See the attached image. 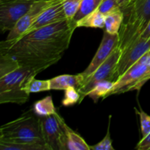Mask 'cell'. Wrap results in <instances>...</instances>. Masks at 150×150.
<instances>
[{
	"label": "cell",
	"instance_id": "obj_12",
	"mask_svg": "<svg viewBox=\"0 0 150 150\" xmlns=\"http://www.w3.org/2000/svg\"><path fill=\"white\" fill-rule=\"evenodd\" d=\"M67 19L68 18L64 13L63 0H54V2L45 9L38 16V18L29 28L25 35L43 26L63 21Z\"/></svg>",
	"mask_w": 150,
	"mask_h": 150
},
{
	"label": "cell",
	"instance_id": "obj_1",
	"mask_svg": "<svg viewBox=\"0 0 150 150\" xmlns=\"http://www.w3.org/2000/svg\"><path fill=\"white\" fill-rule=\"evenodd\" d=\"M76 22L67 19L26 34L12 42L1 41L0 54H8L20 66L38 73L57 63L68 48Z\"/></svg>",
	"mask_w": 150,
	"mask_h": 150
},
{
	"label": "cell",
	"instance_id": "obj_17",
	"mask_svg": "<svg viewBox=\"0 0 150 150\" xmlns=\"http://www.w3.org/2000/svg\"><path fill=\"white\" fill-rule=\"evenodd\" d=\"M67 136V149L68 150H90V146L83 140V138L73 131L65 125Z\"/></svg>",
	"mask_w": 150,
	"mask_h": 150
},
{
	"label": "cell",
	"instance_id": "obj_15",
	"mask_svg": "<svg viewBox=\"0 0 150 150\" xmlns=\"http://www.w3.org/2000/svg\"><path fill=\"white\" fill-rule=\"evenodd\" d=\"M78 27H89L104 29L105 28V15L103 14L99 10H95L76 22Z\"/></svg>",
	"mask_w": 150,
	"mask_h": 150
},
{
	"label": "cell",
	"instance_id": "obj_30",
	"mask_svg": "<svg viewBox=\"0 0 150 150\" xmlns=\"http://www.w3.org/2000/svg\"><path fill=\"white\" fill-rule=\"evenodd\" d=\"M140 38H144V39H149V38H150V21L146 29H145V30L142 34Z\"/></svg>",
	"mask_w": 150,
	"mask_h": 150
},
{
	"label": "cell",
	"instance_id": "obj_26",
	"mask_svg": "<svg viewBox=\"0 0 150 150\" xmlns=\"http://www.w3.org/2000/svg\"><path fill=\"white\" fill-rule=\"evenodd\" d=\"M136 114L139 115L140 117V124H141V130H142V137L146 136L150 133V116L148 115L146 113L142 111H138L136 108H135Z\"/></svg>",
	"mask_w": 150,
	"mask_h": 150
},
{
	"label": "cell",
	"instance_id": "obj_27",
	"mask_svg": "<svg viewBox=\"0 0 150 150\" xmlns=\"http://www.w3.org/2000/svg\"><path fill=\"white\" fill-rule=\"evenodd\" d=\"M117 8H120L119 6V0H103L98 10L105 16Z\"/></svg>",
	"mask_w": 150,
	"mask_h": 150
},
{
	"label": "cell",
	"instance_id": "obj_23",
	"mask_svg": "<svg viewBox=\"0 0 150 150\" xmlns=\"http://www.w3.org/2000/svg\"><path fill=\"white\" fill-rule=\"evenodd\" d=\"M64 91V97L62 101V105L70 106L77 103H80L81 94L76 89V87H69Z\"/></svg>",
	"mask_w": 150,
	"mask_h": 150
},
{
	"label": "cell",
	"instance_id": "obj_32",
	"mask_svg": "<svg viewBox=\"0 0 150 150\" xmlns=\"http://www.w3.org/2000/svg\"><path fill=\"white\" fill-rule=\"evenodd\" d=\"M30 1H34V2H35V1H46V0H30Z\"/></svg>",
	"mask_w": 150,
	"mask_h": 150
},
{
	"label": "cell",
	"instance_id": "obj_16",
	"mask_svg": "<svg viewBox=\"0 0 150 150\" xmlns=\"http://www.w3.org/2000/svg\"><path fill=\"white\" fill-rule=\"evenodd\" d=\"M32 110L34 113L39 117H48L58 112L54 106L52 98L51 96H47L43 99L35 103Z\"/></svg>",
	"mask_w": 150,
	"mask_h": 150
},
{
	"label": "cell",
	"instance_id": "obj_10",
	"mask_svg": "<svg viewBox=\"0 0 150 150\" xmlns=\"http://www.w3.org/2000/svg\"><path fill=\"white\" fill-rule=\"evenodd\" d=\"M54 1V0H46V1H35L29 11L18 21L16 26L9 32L8 35L4 41L7 42H14L24 35L29 28L36 21L38 16L50 4H52Z\"/></svg>",
	"mask_w": 150,
	"mask_h": 150
},
{
	"label": "cell",
	"instance_id": "obj_4",
	"mask_svg": "<svg viewBox=\"0 0 150 150\" xmlns=\"http://www.w3.org/2000/svg\"><path fill=\"white\" fill-rule=\"evenodd\" d=\"M38 73L31 67L20 66L0 78V103H25L30 94L23 91L22 87L29 77Z\"/></svg>",
	"mask_w": 150,
	"mask_h": 150
},
{
	"label": "cell",
	"instance_id": "obj_13",
	"mask_svg": "<svg viewBox=\"0 0 150 150\" xmlns=\"http://www.w3.org/2000/svg\"><path fill=\"white\" fill-rule=\"evenodd\" d=\"M50 88L54 90H65L69 87H80L84 81L83 75H61L49 79Z\"/></svg>",
	"mask_w": 150,
	"mask_h": 150
},
{
	"label": "cell",
	"instance_id": "obj_29",
	"mask_svg": "<svg viewBox=\"0 0 150 150\" xmlns=\"http://www.w3.org/2000/svg\"><path fill=\"white\" fill-rule=\"evenodd\" d=\"M137 62L146 64V65L150 67V50L146 53H145V54L142 56V58H141Z\"/></svg>",
	"mask_w": 150,
	"mask_h": 150
},
{
	"label": "cell",
	"instance_id": "obj_11",
	"mask_svg": "<svg viewBox=\"0 0 150 150\" xmlns=\"http://www.w3.org/2000/svg\"><path fill=\"white\" fill-rule=\"evenodd\" d=\"M118 34L111 35V34H109L104 31L102 41H101L100 45L95 57H93L89 66L85 69L84 71L81 73L83 78H84V80H86L88 77H89L98 68V67L109 57L111 53L118 46Z\"/></svg>",
	"mask_w": 150,
	"mask_h": 150
},
{
	"label": "cell",
	"instance_id": "obj_5",
	"mask_svg": "<svg viewBox=\"0 0 150 150\" xmlns=\"http://www.w3.org/2000/svg\"><path fill=\"white\" fill-rule=\"evenodd\" d=\"M40 120L44 142L48 150H67L66 123L59 112L40 117Z\"/></svg>",
	"mask_w": 150,
	"mask_h": 150
},
{
	"label": "cell",
	"instance_id": "obj_33",
	"mask_svg": "<svg viewBox=\"0 0 150 150\" xmlns=\"http://www.w3.org/2000/svg\"><path fill=\"white\" fill-rule=\"evenodd\" d=\"M0 1H7V0H0Z\"/></svg>",
	"mask_w": 150,
	"mask_h": 150
},
{
	"label": "cell",
	"instance_id": "obj_6",
	"mask_svg": "<svg viewBox=\"0 0 150 150\" xmlns=\"http://www.w3.org/2000/svg\"><path fill=\"white\" fill-rule=\"evenodd\" d=\"M150 79V67L136 62L120 79L114 82L107 98L111 95L124 93L128 91H139L144 84Z\"/></svg>",
	"mask_w": 150,
	"mask_h": 150
},
{
	"label": "cell",
	"instance_id": "obj_25",
	"mask_svg": "<svg viewBox=\"0 0 150 150\" xmlns=\"http://www.w3.org/2000/svg\"><path fill=\"white\" fill-rule=\"evenodd\" d=\"M82 0H63L64 13L68 19H73L79 10Z\"/></svg>",
	"mask_w": 150,
	"mask_h": 150
},
{
	"label": "cell",
	"instance_id": "obj_8",
	"mask_svg": "<svg viewBox=\"0 0 150 150\" xmlns=\"http://www.w3.org/2000/svg\"><path fill=\"white\" fill-rule=\"evenodd\" d=\"M34 1L30 0L0 1V29L10 32L19 20L29 11Z\"/></svg>",
	"mask_w": 150,
	"mask_h": 150
},
{
	"label": "cell",
	"instance_id": "obj_7",
	"mask_svg": "<svg viewBox=\"0 0 150 150\" xmlns=\"http://www.w3.org/2000/svg\"><path fill=\"white\" fill-rule=\"evenodd\" d=\"M122 53V52L120 48L117 46L113 51L109 57L101 64L89 77L84 80L80 87L78 88V91L81 94L80 103L85 97L87 96L88 93L97 83L103 81H114V73Z\"/></svg>",
	"mask_w": 150,
	"mask_h": 150
},
{
	"label": "cell",
	"instance_id": "obj_14",
	"mask_svg": "<svg viewBox=\"0 0 150 150\" xmlns=\"http://www.w3.org/2000/svg\"><path fill=\"white\" fill-rule=\"evenodd\" d=\"M124 15L120 8H117L105 16V32L111 35H117L120 32V27L122 23Z\"/></svg>",
	"mask_w": 150,
	"mask_h": 150
},
{
	"label": "cell",
	"instance_id": "obj_18",
	"mask_svg": "<svg viewBox=\"0 0 150 150\" xmlns=\"http://www.w3.org/2000/svg\"><path fill=\"white\" fill-rule=\"evenodd\" d=\"M36 76L29 77L25 82L22 89L27 93H37L51 90L49 80H38L35 79Z\"/></svg>",
	"mask_w": 150,
	"mask_h": 150
},
{
	"label": "cell",
	"instance_id": "obj_3",
	"mask_svg": "<svg viewBox=\"0 0 150 150\" xmlns=\"http://www.w3.org/2000/svg\"><path fill=\"white\" fill-rule=\"evenodd\" d=\"M0 142L39 144L47 148L42 136L40 117L33 110L26 111L16 120L1 126Z\"/></svg>",
	"mask_w": 150,
	"mask_h": 150
},
{
	"label": "cell",
	"instance_id": "obj_24",
	"mask_svg": "<svg viewBox=\"0 0 150 150\" xmlns=\"http://www.w3.org/2000/svg\"><path fill=\"white\" fill-rule=\"evenodd\" d=\"M111 116H109L108 118V130H107V133L104 139L101 141L100 142L98 143L94 146H90L91 150H114L113 147L112 140L111 138V134H110V125H111Z\"/></svg>",
	"mask_w": 150,
	"mask_h": 150
},
{
	"label": "cell",
	"instance_id": "obj_2",
	"mask_svg": "<svg viewBox=\"0 0 150 150\" xmlns=\"http://www.w3.org/2000/svg\"><path fill=\"white\" fill-rule=\"evenodd\" d=\"M124 18L119 32L122 52L140 38L150 21V0H133L123 8Z\"/></svg>",
	"mask_w": 150,
	"mask_h": 150
},
{
	"label": "cell",
	"instance_id": "obj_31",
	"mask_svg": "<svg viewBox=\"0 0 150 150\" xmlns=\"http://www.w3.org/2000/svg\"><path fill=\"white\" fill-rule=\"evenodd\" d=\"M132 1L133 0H119V6L120 8H123L128 4H130Z\"/></svg>",
	"mask_w": 150,
	"mask_h": 150
},
{
	"label": "cell",
	"instance_id": "obj_20",
	"mask_svg": "<svg viewBox=\"0 0 150 150\" xmlns=\"http://www.w3.org/2000/svg\"><path fill=\"white\" fill-rule=\"evenodd\" d=\"M103 0H82L73 20L77 22L89 13L98 10Z\"/></svg>",
	"mask_w": 150,
	"mask_h": 150
},
{
	"label": "cell",
	"instance_id": "obj_19",
	"mask_svg": "<svg viewBox=\"0 0 150 150\" xmlns=\"http://www.w3.org/2000/svg\"><path fill=\"white\" fill-rule=\"evenodd\" d=\"M114 84V81H103L97 83L93 89L88 93L87 96L92 98L95 103H97L100 98L105 99L107 98L108 92L111 90Z\"/></svg>",
	"mask_w": 150,
	"mask_h": 150
},
{
	"label": "cell",
	"instance_id": "obj_22",
	"mask_svg": "<svg viewBox=\"0 0 150 150\" xmlns=\"http://www.w3.org/2000/svg\"><path fill=\"white\" fill-rule=\"evenodd\" d=\"M1 150H48L45 146L32 144H9L0 142Z\"/></svg>",
	"mask_w": 150,
	"mask_h": 150
},
{
	"label": "cell",
	"instance_id": "obj_28",
	"mask_svg": "<svg viewBox=\"0 0 150 150\" xmlns=\"http://www.w3.org/2000/svg\"><path fill=\"white\" fill-rule=\"evenodd\" d=\"M136 149L139 150H150V133L146 136L142 137Z\"/></svg>",
	"mask_w": 150,
	"mask_h": 150
},
{
	"label": "cell",
	"instance_id": "obj_9",
	"mask_svg": "<svg viewBox=\"0 0 150 150\" xmlns=\"http://www.w3.org/2000/svg\"><path fill=\"white\" fill-rule=\"evenodd\" d=\"M150 50V38H140L122 53L114 76V81L118 80L126 71L134 65L142 56Z\"/></svg>",
	"mask_w": 150,
	"mask_h": 150
},
{
	"label": "cell",
	"instance_id": "obj_21",
	"mask_svg": "<svg viewBox=\"0 0 150 150\" xmlns=\"http://www.w3.org/2000/svg\"><path fill=\"white\" fill-rule=\"evenodd\" d=\"M20 67L17 61L6 54H0V78Z\"/></svg>",
	"mask_w": 150,
	"mask_h": 150
}]
</instances>
